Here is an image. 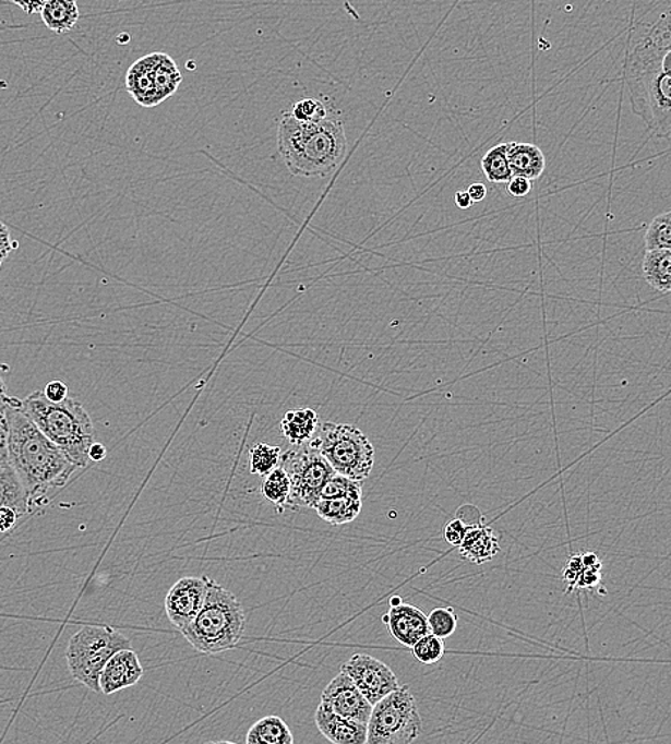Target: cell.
Listing matches in <instances>:
<instances>
[{
    "label": "cell",
    "mask_w": 671,
    "mask_h": 744,
    "mask_svg": "<svg viewBox=\"0 0 671 744\" xmlns=\"http://www.w3.org/2000/svg\"><path fill=\"white\" fill-rule=\"evenodd\" d=\"M21 406L17 398L9 408L8 464L26 491L31 513H35L81 468L40 433Z\"/></svg>",
    "instance_id": "6da1fadb"
},
{
    "label": "cell",
    "mask_w": 671,
    "mask_h": 744,
    "mask_svg": "<svg viewBox=\"0 0 671 744\" xmlns=\"http://www.w3.org/2000/svg\"><path fill=\"white\" fill-rule=\"evenodd\" d=\"M348 142L339 118L328 115L314 123L298 122L285 113L278 128V153L296 177L324 178L346 159Z\"/></svg>",
    "instance_id": "7a4b0ae2"
},
{
    "label": "cell",
    "mask_w": 671,
    "mask_h": 744,
    "mask_svg": "<svg viewBox=\"0 0 671 744\" xmlns=\"http://www.w3.org/2000/svg\"><path fill=\"white\" fill-rule=\"evenodd\" d=\"M21 410L50 443L57 445L76 467L89 466V448L95 443V429L89 415L75 398L50 403L44 392L22 399Z\"/></svg>",
    "instance_id": "3957f363"
},
{
    "label": "cell",
    "mask_w": 671,
    "mask_h": 744,
    "mask_svg": "<svg viewBox=\"0 0 671 744\" xmlns=\"http://www.w3.org/2000/svg\"><path fill=\"white\" fill-rule=\"evenodd\" d=\"M245 624V612L237 596L209 578L204 605L181 633L200 653L217 655L241 641Z\"/></svg>",
    "instance_id": "277c9868"
},
{
    "label": "cell",
    "mask_w": 671,
    "mask_h": 744,
    "mask_svg": "<svg viewBox=\"0 0 671 744\" xmlns=\"http://www.w3.org/2000/svg\"><path fill=\"white\" fill-rule=\"evenodd\" d=\"M308 444L325 458L335 475L347 479L362 482L369 479L374 467V447L367 435L351 424L324 422Z\"/></svg>",
    "instance_id": "5b68a950"
},
{
    "label": "cell",
    "mask_w": 671,
    "mask_h": 744,
    "mask_svg": "<svg viewBox=\"0 0 671 744\" xmlns=\"http://www.w3.org/2000/svg\"><path fill=\"white\" fill-rule=\"evenodd\" d=\"M131 641L108 626H85L69 640L67 660L72 677L99 693V679L110 657L130 650Z\"/></svg>",
    "instance_id": "8992f818"
},
{
    "label": "cell",
    "mask_w": 671,
    "mask_h": 744,
    "mask_svg": "<svg viewBox=\"0 0 671 744\" xmlns=\"http://www.w3.org/2000/svg\"><path fill=\"white\" fill-rule=\"evenodd\" d=\"M421 733V715L410 687L399 686L372 706L367 744H412Z\"/></svg>",
    "instance_id": "52a82bcc"
},
{
    "label": "cell",
    "mask_w": 671,
    "mask_h": 744,
    "mask_svg": "<svg viewBox=\"0 0 671 744\" xmlns=\"http://www.w3.org/2000/svg\"><path fill=\"white\" fill-rule=\"evenodd\" d=\"M634 113L657 136L669 140L671 131V53L659 67L626 76Z\"/></svg>",
    "instance_id": "ba28073f"
},
{
    "label": "cell",
    "mask_w": 671,
    "mask_h": 744,
    "mask_svg": "<svg viewBox=\"0 0 671 744\" xmlns=\"http://www.w3.org/2000/svg\"><path fill=\"white\" fill-rule=\"evenodd\" d=\"M279 467L287 472L291 482L287 504L289 508H314L326 481L335 475L325 458L308 443L292 445L291 449L283 454Z\"/></svg>",
    "instance_id": "9c48e42d"
},
{
    "label": "cell",
    "mask_w": 671,
    "mask_h": 744,
    "mask_svg": "<svg viewBox=\"0 0 671 744\" xmlns=\"http://www.w3.org/2000/svg\"><path fill=\"white\" fill-rule=\"evenodd\" d=\"M342 672L352 680L372 706L399 687L397 674L384 661L357 653L342 665Z\"/></svg>",
    "instance_id": "30bf717a"
},
{
    "label": "cell",
    "mask_w": 671,
    "mask_h": 744,
    "mask_svg": "<svg viewBox=\"0 0 671 744\" xmlns=\"http://www.w3.org/2000/svg\"><path fill=\"white\" fill-rule=\"evenodd\" d=\"M208 580L206 576L183 577L168 591L165 612L177 631L182 632L190 626L192 620L200 613L208 590Z\"/></svg>",
    "instance_id": "8fae6325"
},
{
    "label": "cell",
    "mask_w": 671,
    "mask_h": 744,
    "mask_svg": "<svg viewBox=\"0 0 671 744\" xmlns=\"http://www.w3.org/2000/svg\"><path fill=\"white\" fill-rule=\"evenodd\" d=\"M321 706L325 707L339 718L352 720V722L369 724L372 705L358 691L352 680L343 672L335 676L324 688L321 695Z\"/></svg>",
    "instance_id": "7c38bea8"
},
{
    "label": "cell",
    "mask_w": 671,
    "mask_h": 744,
    "mask_svg": "<svg viewBox=\"0 0 671 744\" xmlns=\"http://www.w3.org/2000/svg\"><path fill=\"white\" fill-rule=\"evenodd\" d=\"M144 676L140 657L133 651L121 650L110 657L99 679L100 693L113 695L123 688L135 686Z\"/></svg>",
    "instance_id": "4fadbf2b"
},
{
    "label": "cell",
    "mask_w": 671,
    "mask_h": 744,
    "mask_svg": "<svg viewBox=\"0 0 671 744\" xmlns=\"http://www.w3.org/2000/svg\"><path fill=\"white\" fill-rule=\"evenodd\" d=\"M383 622L387 624L391 636L406 647H412L420 638L430 635L427 615L416 605L403 603L391 608L383 615Z\"/></svg>",
    "instance_id": "5bb4252c"
},
{
    "label": "cell",
    "mask_w": 671,
    "mask_h": 744,
    "mask_svg": "<svg viewBox=\"0 0 671 744\" xmlns=\"http://www.w3.org/2000/svg\"><path fill=\"white\" fill-rule=\"evenodd\" d=\"M315 724L320 733L333 744H367V725L339 718L333 711L319 706Z\"/></svg>",
    "instance_id": "9a60e30c"
},
{
    "label": "cell",
    "mask_w": 671,
    "mask_h": 744,
    "mask_svg": "<svg viewBox=\"0 0 671 744\" xmlns=\"http://www.w3.org/2000/svg\"><path fill=\"white\" fill-rule=\"evenodd\" d=\"M500 551V541L493 528L486 526L468 527L463 543L459 544V554L467 562L484 564L493 560Z\"/></svg>",
    "instance_id": "2e32d148"
},
{
    "label": "cell",
    "mask_w": 671,
    "mask_h": 744,
    "mask_svg": "<svg viewBox=\"0 0 671 744\" xmlns=\"http://www.w3.org/2000/svg\"><path fill=\"white\" fill-rule=\"evenodd\" d=\"M507 158L513 177L536 181L546 169V156L537 145L507 142Z\"/></svg>",
    "instance_id": "e0dca14e"
},
{
    "label": "cell",
    "mask_w": 671,
    "mask_h": 744,
    "mask_svg": "<svg viewBox=\"0 0 671 744\" xmlns=\"http://www.w3.org/2000/svg\"><path fill=\"white\" fill-rule=\"evenodd\" d=\"M127 88L141 107H158L159 100L155 91L151 55L141 58L128 69Z\"/></svg>",
    "instance_id": "ac0fdd59"
},
{
    "label": "cell",
    "mask_w": 671,
    "mask_h": 744,
    "mask_svg": "<svg viewBox=\"0 0 671 744\" xmlns=\"http://www.w3.org/2000/svg\"><path fill=\"white\" fill-rule=\"evenodd\" d=\"M319 427V415L312 408H297V410L288 411L281 422L285 439L292 445L310 443Z\"/></svg>",
    "instance_id": "d6986e66"
},
{
    "label": "cell",
    "mask_w": 671,
    "mask_h": 744,
    "mask_svg": "<svg viewBox=\"0 0 671 744\" xmlns=\"http://www.w3.org/2000/svg\"><path fill=\"white\" fill-rule=\"evenodd\" d=\"M362 497L320 499L314 509L331 526H344L360 516Z\"/></svg>",
    "instance_id": "ffe728a7"
},
{
    "label": "cell",
    "mask_w": 671,
    "mask_h": 744,
    "mask_svg": "<svg viewBox=\"0 0 671 744\" xmlns=\"http://www.w3.org/2000/svg\"><path fill=\"white\" fill-rule=\"evenodd\" d=\"M151 58L156 96H158L159 104H163L178 91L182 75L169 55L155 52L151 53Z\"/></svg>",
    "instance_id": "44dd1931"
},
{
    "label": "cell",
    "mask_w": 671,
    "mask_h": 744,
    "mask_svg": "<svg viewBox=\"0 0 671 744\" xmlns=\"http://www.w3.org/2000/svg\"><path fill=\"white\" fill-rule=\"evenodd\" d=\"M40 16L48 29L62 35L75 27L80 20V8L73 0H49L45 2Z\"/></svg>",
    "instance_id": "7402d4cb"
},
{
    "label": "cell",
    "mask_w": 671,
    "mask_h": 744,
    "mask_svg": "<svg viewBox=\"0 0 671 744\" xmlns=\"http://www.w3.org/2000/svg\"><path fill=\"white\" fill-rule=\"evenodd\" d=\"M643 275L647 284L660 293L671 289V251L646 252L643 259Z\"/></svg>",
    "instance_id": "603a6c76"
},
{
    "label": "cell",
    "mask_w": 671,
    "mask_h": 744,
    "mask_svg": "<svg viewBox=\"0 0 671 744\" xmlns=\"http://www.w3.org/2000/svg\"><path fill=\"white\" fill-rule=\"evenodd\" d=\"M247 744H293L291 729L278 716H266L250 729Z\"/></svg>",
    "instance_id": "cb8c5ba5"
},
{
    "label": "cell",
    "mask_w": 671,
    "mask_h": 744,
    "mask_svg": "<svg viewBox=\"0 0 671 744\" xmlns=\"http://www.w3.org/2000/svg\"><path fill=\"white\" fill-rule=\"evenodd\" d=\"M482 172L491 183H508L513 178L507 158V146L500 144L487 151L481 159Z\"/></svg>",
    "instance_id": "d4e9b609"
},
{
    "label": "cell",
    "mask_w": 671,
    "mask_h": 744,
    "mask_svg": "<svg viewBox=\"0 0 671 744\" xmlns=\"http://www.w3.org/2000/svg\"><path fill=\"white\" fill-rule=\"evenodd\" d=\"M261 491L268 502L278 505V507H284V505L287 507L289 494H291V482H289L287 472L279 466L275 468L268 476H265Z\"/></svg>",
    "instance_id": "484cf974"
},
{
    "label": "cell",
    "mask_w": 671,
    "mask_h": 744,
    "mask_svg": "<svg viewBox=\"0 0 671 744\" xmlns=\"http://www.w3.org/2000/svg\"><path fill=\"white\" fill-rule=\"evenodd\" d=\"M646 252L671 251V213L657 215L651 220L645 236Z\"/></svg>",
    "instance_id": "4316f807"
},
{
    "label": "cell",
    "mask_w": 671,
    "mask_h": 744,
    "mask_svg": "<svg viewBox=\"0 0 671 744\" xmlns=\"http://www.w3.org/2000/svg\"><path fill=\"white\" fill-rule=\"evenodd\" d=\"M281 449L275 445L260 443L250 449V467L252 475L268 476L279 466Z\"/></svg>",
    "instance_id": "83f0119b"
},
{
    "label": "cell",
    "mask_w": 671,
    "mask_h": 744,
    "mask_svg": "<svg viewBox=\"0 0 671 744\" xmlns=\"http://www.w3.org/2000/svg\"><path fill=\"white\" fill-rule=\"evenodd\" d=\"M412 655L421 664L431 665L436 664L445 655V645L443 638L433 635H427L411 647Z\"/></svg>",
    "instance_id": "f1b7e54d"
},
{
    "label": "cell",
    "mask_w": 671,
    "mask_h": 744,
    "mask_svg": "<svg viewBox=\"0 0 671 744\" xmlns=\"http://www.w3.org/2000/svg\"><path fill=\"white\" fill-rule=\"evenodd\" d=\"M335 497H362V482L334 475L326 481L323 491H321L320 499Z\"/></svg>",
    "instance_id": "f546056e"
},
{
    "label": "cell",
    "mask_w": 671,
    "mask_h": 744,
    "mask_svg": "<svg viewBox=\"0 0 671 744\" xmlns=\"http://www.w3.org/2000/svg\"><path fill=\"white\" fill-rule=\"evenodd\" d=\"M431 635L439 638H447L454 635L457 631V615L454 614L450 608L434 609L430 615H427Z\"/></svg>",
    "instance_id": "4dcf8cb0"
},
{
    "label": "cell",
    "mask_w": 671,
    "mask_h": 744,
    "mask_svg": "<svg viewBox=\"0 0 671 744\" xmlns=\"http://www.w3.org/2000/svg\"><path fill=\"white\" fill-rule=\"evenodd\" d=\"M291 117L302 123L323 121L328 117L325 105L319 99H302L293 105Z\"/></svg>",
    "instance_id": "1f68e13d"
},
{
    "label": "cell",
    "mask_w": 671,
    "mask_h": 744,
    "mask_svg": "<svg viewBox=\"0 0 671 744\" xmlns=\"http://www.w3.org/2000/svg\"><path fill=\"white\" fill-rule=\"evenodd\" d=\"M16 397L0 398V466L8 464L9 408Z\"/></svg>",
    "instance_id": "d6a6232c"
},
{
    "label": "cell",
    "mask_w": 671,
    "mask_h": 744,
    "mask_svg": "<svg viewBox=\"0 0 671 744\" xmlns=\"http://www.w3.org/2000/svg\"><path fill=\"white\" fill-rule=\"evenodd\" d=\"M468 526L462 520V518H455V520L450 521L444 528V539L448 544L454 545V548H459L463 543L464 537H466Z\"/></svg>",
    "instance_id": "836d02e7"
},
{
    "label": "cell",
    "mask_w": 671,
    "mask_h": 744,
    "mask_svg": "<svg viewBox=\"0 0 671 744\" xmlns=\"http://www.w3.org/2000/svg\"><path fill=\"white\" fill-rule=\"evenodd\" d=\"M583 568L585 567H583L582 555L578 554L572 555V557L567 560V563H565L563 578L565 585H568V592L573 591L574 587H576V583L578 577H580Z\"/></svg>",
    "instance_id": "e575fe53"
},
{
    "label": "cell",
    "mask_w": 671,
    "mask_h": 744,
    "mask_svg": "<svg viewBox=\"0 0 671 744\" xmlns=\"http://www.w3.org/2000/svg\"><path fill=\"white\" fill-rule=\"evenodd\" d=\"M600 572L601 567L583 568L574 589H591V587H596L601 580Z\"/></svg>",
    "instance_id": "d590c367"
},
{
    "label": "cell",
    "mask_w": 671,
    "mask_h": 744,
    "mask_svg": "<svg viewBox=\"0 0 671 744\" xmlns=\"http://www.w3.org/2000/svg\"><path fill=\"white\" fill-rule=\"evenodd\" d=\"M45 398L50 403H62L68 398V387L62 381H52L44 389Z\"/></svg>",
    "instance_id": "8d00e7d4"
},
{
    "label": "cell",
    "mask_w": 671,
    "mask_h": 744,
    "mask_svg": "<svg viewBox=\"0 0 671 744\" xmlns=\"http://www.w3.org/2000/svg\"><path fill=\"white\" fill-rule=\"evenodd\" d=\"M22 518L17 516L15 509L9 507H0V532H9L15 530L20 525Z\"/></svg>",
    "instance_id": "74e56055"
},
{
    "label": "cell",
    "mask_w": 671,
    "mask_h": 744,
    "mask_svg": "<svg viewBox=\"0 0 671 744\" xmlns=\"http://www.w3.org/2000/svg\"><path fill=\"white\" fill-rule=\"evenodd\" d=\"M507 191L514 197L527 196L531 191V181L526 178L513 177L507 183Z\"/></svg>",
    "instance_id": "f35d334b"
},
{
    "label": "cell",
    "mask_w": 671,
    "mask_h": 744,
    "mask_svg": "<svg viewBox=\"0 0 671 744\" xmlns=\"http://www.w3.org/2000/svg\"><path fill=\"white\" fill-rule=\"evenodd\" d=\"M12 251L11 232L7 225L0 220V261L7 260Z\"/></svg>",
    "instance_id": "ab89813d"
},
{
    "label": "cell",
    "mask_w": 671,
    "mask_h": 744,
    "mask_svg": "<svg viewBox=\"0 0 671 744\" xmlns=\"http://www.w3.org/2000/svg\"><path fill=\"white\" fill-rule=\"evenodd\" d=\"M467 194L470 195L472 204H475V202L486 200L487 188L484 183L481 182L471 183L470 188L467 190Z\"/></svg>",
    "instance_id": "60d3db41"
},
{
    "label": "cell",
    "mask_w": 671,
    "mask_h": 744,
    "mask_svg": "<svg viewBox=\"0 0 671 744\" xmlns=\"http://www.w3.org/2000/svg\"><path fill=\"white\" fill-rule=\"evenodd\" d=\"M105 457H107V448H105L103 444L96 443L95 441L89 448V460L95 463L103 461Z\"/></svg>",
    "instance_id": "b9f144b4"
},
{
    "label": "cell",
    "mask_w": 671,
    "mask_h": 744,
    "mask_svg": "<svg viewBox=\"0 0 671 744\" xmlns=\"http://www.w3.org/2000/svg\"><path fill=\"white\" fill-rule=\"evenodd\" d=\"M454 202L459 209H468L471 208L472 205L471 197L467 194V191H458L457 194L454 195Z\"/></svg>",
    "instance_id": "7bdbcfd3"
},
{
    "label": "cell",
    "mask_w": 671,
    "mask_h": 744,
    "mask_svg": "<svg viewBox=\"0 0 671 744\" xmlns=\"http://www.w3.org/2000/svg\"><path fill=\"white\" fill-rule=\"evenodd\" d=\"M16 7H20L23 12H26L27 15H32V13H40L43 11L45 2H31V3H22V2H15Z\"/></svg>",
    "instance_id": "ee69618b"
},
{
    "label": "cell",
    "mask_w": 671,
    "mask_h": 744,
    "mask_svg": "<svg viewBox=\"0 0 671 744\" xmlns=\"http://www.w3.org/2000/svg\"><path fill=\"white\" fill-rule=\"evenodd\" d=\"M582 563L585 568L601 567V562L595 553L583 554Z\"/></svg>",
    "instance_id": "f6af8a7d"
},
{
    "label": "cell",
    "mask_w": 671,
    "mask_h": 744,
    "mask_svg": "<svg viewBox=\"0 0 671 744\" xmlns=\"http://www.w3.org/2000/svg\"><path fill=\"white\" fill-rule=\"evenodd\" d=\"M8 388L7 385H4L3 380L0 379V398H8Z\"/></svg>",
    "instance_id": "bcb514c9"
},
{
    "label": "cell",
    "mask_w": 671,
    "mask_h": 744,
    "mask_svg": "<svg viewBox=\"0 0 671 744\" xmlns=\"http://www.w3.org/2000/svg\"><path fill=\"white\" fill-rule=\"evenodd\" d=\"M399 604H403V599L399 596H394L390 601L391 608H397Z\"/></svg>",
    "instance_id": "7dc6e473"
},
{
    "label": "cell",
    "mask_w": 671,
    "mask_h": 744,
    "mask_svg": "<svg viewBox=\"0 0 671 744\" xmlns=\"http://www.w3.org/2000/svg\"><path fill=\"white\" fill-rule=\"evenodd\" d=\"M217 744H237V743H232V742H219V743H217Z\"/></svg>",
    "instance_id": "c3c4849f"
},
{
    "label": "cell",
    "mask_w": 671,
    "mask_h": 744,
    "mask_svg": "<svg viewBox=\"0 0 671 744\" xmlns=\"http://www.w3.org/2000/svg\"><path fill=\"white\" fill-rule=\"evenodd\" d=\"M204 744H217V743H214V742H208V743H204Z\"/></svg>",
    "instance_id": "681fc988"
},
{
    "label": "cell",
    "mask_w": 671,
    "mask_h": 744,
    "mask_svg": "<svg viewBox=\"0 0 671 744\" xmlns=\"http://www.w3.org/2000/svg\"><path fill=\"white\" fill-rule=\"evenodd\" d=\"M0 269H2V261H0Z\"/></svg>",
    "instance_id": "f907efd6"
}]
</instances>
